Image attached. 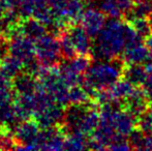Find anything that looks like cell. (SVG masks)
Masks as SVG:
<instances>
[{
    "mask_svg": "<svg viewBox=\"0 0 152 151\" xmlns=\"http://www.w3.org/2000/svg\"><path fill=\"white\" fill-rule=\"evenodd\" d=\"M138 40L144 39L127 21L124 19H111L95 37L92 56L98 60L121 58L124 50Z\"/></svg>",
    "mask_w": 152,
    "mask_h": 151,
    "instance_id": "1",
    "label": "cell"
},
{
    "mask_svg": "<svg viewBox=\"0 0 152 151\" xmlns=\"http://www.w3.org/2000/svg\"><path fill=\"white\" fill-rule=\"evenodd\" d=\"M124 62L121 58L112 60H98L91 64L84 76V84L91 98L93 99L96 93L108 89L122 79Z\"/></svg>",
    "mask_w": 152,
    "mask_h": 151,
    "instance_id": "2",
    "label": "cell"
},
{
    "mask_svg": "<svg viewBox=\"0 0 152 151\" xmlns=\"http://www.w3.org/2000/svg\"><path fill=\"white\" fill-rule=\"evenodd\" d=\"M35 55L45 66H54L60 63L62 57L60 40L54 34H45L35 40Z\"/></svg>",
    "mask_w": 152,
    "mask_h": 151,
    "instance_id": "3",
    "label": "cell"
},
{
    "mask_svg": "<svg viewBox=\"0 0 152 151\" xmlns=\"http://www.w3.org/2000/svg\"><path fill=\"white\" fill-rule=\"evenodd\" d=\"M8 54L17 57L23 64L35 60V42L24 34H18L8 39Z\"/></svg>",
    "mask_w": 152,
    "mask_h": 151,
    "instance_id": "4",
    "label": "cell"
},
{
    "mask_svg": "<svg viewBox=\"0 0 152 151\" xmlns=\"http://www.w3.org/2000/svg\"><path fill=\"white\" fill-rule=\"evenodd\" d=\"M40 126L35 120H24L19 122L15 126L14 136L19 146L17 147L18 150H28L34 141L37 138L40 131Z\"/></svg>",
    "mask_w": 152,
    "mask_h": 151,
    "instance_id": "5",
    "label": "cell"
},
{
    "mask_svg": "<svg viewBox=\"0 0 152 151\" xmlns=\"http://www.w3.org/2000/svg\"><path fill=\"white\" fill-rule=\"evenodd\" d=\"M151 106L152 104L146 96L142 86H138L127 98L122 101L120 107L139 119L150 109Z\"/></svg>",
    "mask_w": 152,
    "mask_h": 151,
    "instance_id": "6",
    "label": "cell"
},
{
    "mask_svg": "<svg viewBox=\"0 0 152 151\" xmlns=\"http://www.w3.org/2000/svg\"><path fill=\"white\" fill-rule=\"evenodd\" d=\"M65 110L58 104H52L39 113L34 115V120L38 123L40 128H50L63 124Z\"/></svg>",
    "mask_w": 152,
    "mask_h": 151,
    "instance_id": "7",
    "label": "cell"
},
{
    "mask_svg": "<svg viewBox=\"0 0 152 151\" xmlns=\"http://www.w3.org/2000/svg\"><path fill=\"white\" fill-rule=\"evenodd\" d=\"M99 9L111 19H125L134 7V0H97Z\"/></svg>",
    "mask_w": 152,
    "mask_h": 151,
    "instance_id": "8",
    "label": "cell"
},
{
    "mask_svg": "<svg viewBox=\"0 0 152 151\" xmlns=\"http://www.w3.org/2000/svg\"><path fill=\"white\" fill-rule=\"evenodd\" d=\"M106 17L107 16L100 9L90 7L84 10L80 22L86 32L91 37L95 38L106 25Z\"/></svg>",
    "mask_w": 152,
    "mask_h": 151,
    "instance_id": "9",
    "label": "cell"
},
{
    "mask_svg": "<svg viewBox=\"0 0 152 151\" xmlns=\"http://www.w3.org/2000/svg\"><path fill=\"white\" fill-rule=\"evenodd\" d=\"M68 35L74 44L78 55H89L92 56L93 44L91 42L90 35L86 32L83 26L72 24L66 28Z\"/></svg>",
    "mask_w": 152,
    "mask_h": 151,
    "instance_id": "10",
    "label": "cell"
},
{
    "mask_svg": "<svg viewBox=\"0 0 152 151\" xmlns=\"http://www.w3.org/2000/svg\"><path fill=\"white\" fill-rule=\"evenodd\" d=\"M121 59L125 64H145L149 59V51L143 40L129 44L124 50Z\"/></svg>",
    "mask_w": 152,
    "mask_h": 151,
    "instance_id": "11",
    "label": "cell"
},
{
    "mask_svg": "<svg viewBox=\"0 0 152 151\" xmlns=\"http://www.w3.org/2000/svg\"><path fill=\"white\" fill-rule=\"evenodd\" d=\"M40 83L36 77L30 74L21 73L16 78L12 79V89L16 95H28L33 94L39 88Z\"/></svg>",
    "mask_w": 152,
    "mask_h": 151,
    "instance_id": "12",
    "label": "cell"
},
{
    "mask_svg": "<svg viewBox=\"0 0 152 151\" xmlns=\"http://www.w3.org/2000/svg\"><path fill=\"white\" fill-rule=\"evenodd\" d=\"M20 29L22 34L28 36L29 38L33 39L34 42L44 36L45 34H47V30H48V28L44 23L36 20L33 17L22 19L20 23Z\"/></svg>",
    "mask_w": 152,
    "mask_h": 151,
    "instance_id": "13",
    "label": "cell"
},
{
    "mask_svg": "<svg viewBox=\"0 0 152 151\" xmlns=\"http://www.w3.org/2000/svg\"><path fill=\"white\" fill-rule=\"evenodd\" d=\"M149 74L145 65L142 64H125L123 66L122 78L127 80L134 86H142L147 80Z\"/></svg>",
    "mask_w": 152,
    "mask_h": 151,
    "instance_id": "14",
    "label": "cell"
},
{
    "mask_svg": "<svg viewBox=\"0 0 152 151\" xmlns=\"http://www.w3.org/2000/svg\"><path fill=\"white\" fill-rule=\"evenodd\" d=\"M65 150H84L89 149V138L87 135L80 131H72L67 133L64 144Z\"/></svg>",
    "mask_w": 152,
    "mask_h": 151,
    "instance_id": "15",
    "label": "cell"
},
{
    "mask_svg": "<svg viewBox=\"0 0 152 151\" xmlns=\"http://www.w3.org/2000/svg\"><path fill=\"white\" fill-rule=\"evenodd\" d=\"M0 66L3 69L4 73L12 79L20 75L24 69V64H23L22 61L10 54L5 55L0 60Z\"/></svg>",
    "mask_w": 152,
    "mask_h": 151,
    "instance_id": "16",
    "label": "cell"
},
{
    "mask_svg": "<svg viewBox=\"0 0 152 151\" xmlns=\"http://www.w3.org/2000/svg\"><path fill=\"white\" fill-rule=\"evenodd\" d=\"M130 24L137 33L143 39H146L149 35L152 34V26L149 18H138V17H129L124 19Z\"/></svg>",
    "mask_w": 152,
    "mask_h": 151,
    "instance_id": "17",
    "label": "cell"
},
{
    "mask_svg": "<svg viewBox=\"0 0 152 151\" xmlns=\"http://www.w3.org/2000/svg\"><path fill=\"white\" fill-rule=\"evenodd\" d=\"M68 98H69V105H83L88 104L91 98L90 94L86 90L83 85L69 87L68 91Z\"/></svg>",
    "mask_w": 152,
    "mask_h": 151,
    "instance_id": "18",
    "label": "cell"
},
{
    "mask_svg": "<svg viewBox=\"0 0 152 151\" xmlns=\"http://www.w3.org/2000/svg\"><path fill=\"white\" fill-rule=\"evenodd\" d=\"M59 40H60L62 57H63L65 60L72 59V58H74V57L78 56L76 48H75L74 44H72V39H70L66 29H64L60 34H59Z\"/></svg>",
    "mask_w": 152,
    "mask_h": 151,
    "instance_id": "19",
    "label": "cell"
},
{
    "mask_svg": "<svg viewBox=\"0 0 152 151\" xmlns=\"http://www.w3.org/2000/svg\"><path fill=\"white\" fill-rule=\"evenodd\" d=\"M151 14H152L151 0H134V7H132L130 14L126 18H129V17L149 18L151 16Z\"/></svg>",
    "mask_w": 152,
    "mask_h": 151,
    "instance_id": "20",
    "label": "cell"
},
{
    "mask_svg": "<svg viewBox=\"0 0 152 151\" xmlns=\"http://www.w3.org/2000/svg\"><path fill=\"white\" fill-rule=\"evenodd\" d=\"M16 143L14 133H10L5 126L2 127L0 129V149H17L18 145H16Z\"/></svg>",
    "mask_w": 152,
    "mask_h": 151,
    "instance_id": "21",
    "label": "cell"
},
{
    "mask_svg": "<svg viewBox=\"0 0 152 151\" xmlns=\"http://www.w3.org/2000/svg\"><path fill=\"white\" fill-rule=\"evenodd\" d=\"M139 129L145 133H152V106L139 118Z\"/></svg>",
    "mask_w": 152,
    "mask_h": 151,
    "instance_id": "22",
    "label": "cell"
},
{
    "mask_svg": "<svg viewBox=\"0 0 152 151\" xmlns=\"http://www.w3.org/2000/svg\"><path fill=\"white\" fill-rule=\"evenodd\" d=\"M134 149L130 144V142L126 141L125 138H120V139L116 140L113 144H111L109 146L108 150H117V151H122V150H132Z\"/></svg>",
    "mask_w": 152,
    "mask_h": 151,
    "instance_id": "23",
    "label": "cell"
},
{
    "mask_svg": "<svg viewBox=\"0 0 152 151\" xmlns=\"http://www.w3.org/2000/svg\"><path fill=\"white\" fill-rule=\"evenodd\" d=\"M145 44H146L147 48H148V51H149V59H148V61L145 63V67H146L149 75H152V34L149 35V36L145 39Z\"/></svg>",
    "mask_w": 152,
    "mask_h": 151,
    "instance_id": "24",
    "label": "cell"
},
{
    "mask_svg": "<svg viewBox=\"0 0 152 151\" xmlns=\"http://www.w3.org/2000/svg\"><path fill=\"white\" fill-rule=\"evenodd\" d=\"M142 88L144 90L146 96L148 97V99L152 104V75H149L147 80L144 82V84L142 85Z\"/></svg>",
    "mask_w": 152,
    "mask_h": 151,
    "instance_id": "25",
    "label": "cell"
},
{
    "mask_svg": "<svg viewBox=\"0 0 152 151\" xmlns=\"http://www.w3.org/2000/svg\"><path fill=\"white\" fill-rule=\"evenodd\" d=\"M6 53H8L7 44H6V38L4 37L1 33H0V60L5 56Z\"/></svg>",
    "mask_w": 152,
    "mask_h": 151,
    "instance_id": "26",
    "label": "cell"
},
{
    "mask_svg": "<svg viewBox=\"0 0 152 151\" xmlns=\"http://www.w3.org/2000/svg\"><path fill=\"white\" fill-rule=\"evenodd\" d=\"M6 12H8L7 7L5 6V4L3 3L2 0H0V17H2Z\"/></svg>",
    "mask_w": 152,
    "mask_h": 151,
    "instance_id": "27",
    "label": "cell"
},
{
    "mask_svg": "<svg viewBox=\"0 0 152 151\" xmlns=\"http://www.w3.org/2000/svg\"><path fill=\"white\" fill-rule=\"evenodd\" d=\"M149 20H150V23H151V26H152V14H151V16L149 17Z\"/></svg>",
    "mask_w": 152,
    "mask_h": 151,
    "instance_id": "28",
    "label": "cell"
}]
</instances>
